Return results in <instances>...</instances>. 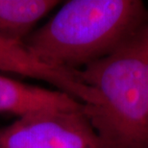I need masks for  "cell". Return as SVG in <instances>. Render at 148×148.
<instances>
[{
	"label": "cell",
	"instance_id": "4",
	"mask_svg": "<svg viewBox=\"0 0 148 148\" xmlns=\"http://www.w3.org/2000/svg\"><path fill=\"white\" fill-rule=\"evenodd\" d=\"M84 106L61 90L25 84L0 75V114L22 117L47 111L81 110Z\"/></svg>",
	"mask_w": 148,
	"mask_h": 148
},
{
	"label": "cell",
	"instance_id": "5",
	"mask_svg": "<svg viewBox=\"0 0 148 148\" xmlns=\"http://www.w3.org/2000/svg\"><path fill=\"white\" fill-rule=\"evenodd\" d=\"M60 1L0 0V38L23 42L37 23Z\"/></svg>",
	"mask_w": 148,
	"mask_h": 148
},
{
	"label": "cell",
	"instance_id": "2",
	"mask_svg": "<svg viewBox=\"0 0 148 148\" xmlns=\"http://www.w3.org/2000/svg\"><path fill=\"white\" fill-rule=\"evenodd\" d=\"M147 26L112 54L77 69L94 93L85 112L102 148H148Z\"/></svg>",
	"mask_w": 148,
	"mask_h": 148
},
{
	"label": "cell",
	"instance_id": "6",
	"mask_svg": "<svg viewBox=\"0 0 148 148\" xmlns=\"http://www.w3.org/2000/svg\"><path fill=\"white\" fill-rule=\"evenodd\" d=\"M147 32H148V26H147Z\"/></svg>",
	"mask_w": 148,
	"mask_h": 148
},
{
	"label": "cell",
	"instance_id": "1",
	"mask_svg": "<svg viewBox=\"0 0 148 148\" xmlns=\"http://www.w3.org/2000/svg\"><path fill=\"white\" fill-rule=\"evenodd\" d=\"M147 25L140 0H71L23 43L43 63L74 70L112 54Z\"/></svg>",
	"mask_w": 148,
	"mask_h": 148
},
{
	"label": "cell",
	"instance_id": "3",
	"mask_svg": "<svg viewBox=\"0 0 148 148\" xmlns=\"http://www.w3.org/2000/svg\"><path fill=\"white\" fill-rule=\"evenodd\" d=\"M0 148H102L85 112L47 111L18 117L0 129Z\"/></svg>",
	"mask_w": 148,
	"mask_h": 148
}]
</instances>
